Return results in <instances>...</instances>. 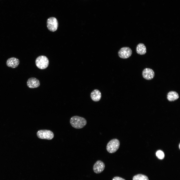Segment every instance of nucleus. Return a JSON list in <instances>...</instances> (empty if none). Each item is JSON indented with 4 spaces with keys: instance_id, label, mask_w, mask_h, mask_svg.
<instances>
[{
    "instance_id": "17",
    "label": "nucleus",
    "mask_w": 180,
    "mask_h": 180,
    "mask_svg": "<svg viewBox=\"0 0 180 180\" xmlns=\"http://www.w3.org/2000/svg\"><path fill=\"white\" fill-rule=\"evenodd\" d=\"M179 148H180V144L179 145Z\"/></svg>"
},
{
    "instance_id": "11",
    "label": "nucleus",
    "mask_w": 180,
    "mask_h": 180,
    "mask_svg": "<svg viewBox=\"0 0 180 180\" xmlns=\"http://www.w3.org/2000/svg\"><path fill=\"white\" fill-rule=\"evenodd\" d=\"M90 97L92 100L94 101L98 102L101 98V93L99 90L98 89H95L91 93Z\"/></svg>"
},
{
    "instance_id": "8",
    "label": "nucleus",
    "mask_w": 180,
    "mask_h": 180,
    "mask_svg": "<svg viewBox=\"0 0 180 180\" xmlns=\"http://www.w3.org/2000/svg\"><path fill=\"white\" fill-rule=\"evenodd\" d=\"M142 74L144 78L147 80L152 79L154 77L155 74L153 70L149 68L144 69L142 71Z\"/></svg>"
},
{
    "instance_id": "2",
    "label": "nucleus",
    "mask_w": 180,
    "mask_h": 180,
    "mask_svg": "<svg viewBox=\"0 0 180 180\" xmlns=\"http://www.w3.org/2000/svg\"><path fill=\"white\" fill-rule=\"evenodd\" d=\"M120 146V142L119 140L116 138H114L108 142L106 146V149L109 153H113L117 150Z\"/></svg>"
},
{
    "instance_id": "3",
    "label": "nucleus",
    "mask_w": 180,
    "mask_h": 180,
    "mask_svg": "<svg viewBox=\"0 0 180 180\" xmlns=\"http://www.w3.org/2000/svg\"><path fill=\"white\" fill-rule=\"evenodd\" d=\"M35 63L36 66L38 68L40 69H44L48 66L49 61L46 56H41L36 59Z\"/></svg>"
},
{
    "instance_id": "15",
    "label": "nucleus",
    "mask_w": 180,
    "mask_h": 180,
    "mask_svg": "<svg viewBox=\"0 0 180 180\" xmlns=\"http://www.w3.org/2000/svg\"><path fill=\"white\" fill-rule=\"evenodd\" d=\"M156 155L157 157L160 160L164 158V155L163 152L161 150L158 151L156 153Z\"/></svg>"
},
{
    "instance_id": "14",
    "label": "nucleus",
    "mask_w": 180,
    "mask_h": 180,
    "mask_svg": "<svg viewBox=\"0 0 180 180\" xmlns=\"http://www.w3.org/2000/svg\"><path fill=\"white\" fill-rule=\"evenodd\" d=\"M133 180H149L148 178L146 176L138 174L134 176L132 178Z\"/></svg>"
},
{
    "instance_id": "5",
    "label": "nucleus",
    "mask_w": 180,
    "mask_h": 180,
    "mask_svg": "<svg viewBox=\"0 0 180 180\" xmlns=\"http://www.w3.org/2000/svg\"><path fill=\"white\" fill-rule=\"evenodd\" d=\"M46 24L48 30L52 32L56 31L58 27V22L56 18L54 17L48 18L47 20Z\"/></svg>"
},
{
    "instance_id": "16",
    "label": "nucleus",
    "mask_w": 180,
    "mask_h": 180,
    "mask_svg": "<svg viewBox=\"0 0 180 180\" xmlns=\"http://www.w3.org/2000/svg\"><path fill=\"white\" fill-rule=\"evenodd\" d=\"M112 180H126L120 177L115 176L114 177Z\"/></svg>"
},
{
    "instance_id": "4",
    "label": "nucleus",
    "mask_w": 180,
    "mask_h": 180,
    "mask_svg": "<svg viewBox=\"0 0 180 180\" xmlns=\"http://www.w3.org/2000/svg\"><path fill=\"white\" fill-rule=\"evenodd\" d=\"M36 135L40 139L48 140H52L54 137V134L51 131L46 130H38Z\"/></svg>"
},
{
    "instance_id": "9",
    "label": "nucleus",
    "mask_w": 180,
    "mask_h": 180,
    "mask_svg": "<svg viewBox=\"0 0 180 180\" xmlns=\"http://www.w3.org/2000/svg\"><path fill=\"white\" fill-rule=\"evenodd\" d=\"M27 85L30 88H34L38 87L40 85L39 80L34 77L29 78L27 82Z\"/></svg>"
},
{
    "instance_id": "1",
    "label": "nucleus",
    "mask_w": 180,
    "mask_h": 180,
    "mask_svg": "<svg viewBox=\"0 0 180 180\" xmlns=\"http://www.w3.org/2000/svg\"><path fill=\"white\" fill-rule=\"evenodd\" d=\"M70 122L72 127L77 129L83 128L87 123L86 120L84 118L76 116L72 117Z\"/></svg>"
},
{
    "instance_id": "6",
    "label": "nucleus",
    "mask_w": 180,
    "mask_h": 180,
    "mask_svg": "<svg viewBox=\"0 0 180 180\" xmlns=\"http://www.w3.org/2000/svg\"><path fill=\"white\" fill-rule=\"evenodd\" d=\"M132 50L129 47H125L121 48L118 52V54L120 58L126 59L130 57L132 54Z\"/></svg>"
},
{
    "instance_id": "13",
    "label": "nucleus",
    "mask_w": 180,
    "mask_h": 180,
    "mask_svg": "<svg viewBox=\"0 0 180 180\" xmlns=\"http://www.w3.org/2000/svg\"><path fill=\"white\" fill-rule=\"evenodd\" d=\"M136 52L138 54L142 55L146 53V48L145 45L143 43L138 44L136 48Z\"/></svg>"
},
{
    "instance_id": "12",
    "label": "nucleus",
    "mask_w": 180,
    "mask_h": 180,
    "mask_svg": "<svg viewBox=\"0 0 180 180\" xmlns=\"http://www.w3.org/2000/svg\"><path fill=\"white\" fill-rule=\"evenodd\" d=\"M179 98L178 94L175 91H170L167 94V99L170 102L174 101L178 99Z\"/></svg>"
},
{
    "instance_id": "7",
    "label": "nucleus",
    "mask_w": 180,
    "mask_h": 180,
    "mask_svg": "<svg viewBox=\"0 0 180 180\" xmlns=\"http://www.w3.org/2000/svg\"><path fill=\"white\" fill-rule=\"evenodd\" d=\"M105 167L104 163L102 161L98 160L94 164L93 166V170L96 174H99L102 172Z\"/></svg>"
},
{
    "instance_id": "10",
    "label": "nucleus",
    "mask_w": 180,
    "mask_h": 180,
    "mask_svg": "<svg viewBox=\"0 0 180 180\" xmlns=\"http://www.w3.org/2000/svg\"><path fill=\"white\" fill-rule=\"evenodd\" d=\"M20 63L19 60L16 58L12 57L7 60L6 61V64L8 67L12 68H16Z\"/></svg>"
}]
</instances>
